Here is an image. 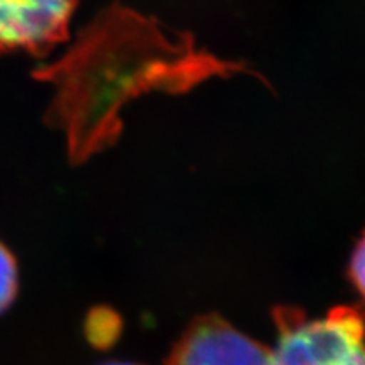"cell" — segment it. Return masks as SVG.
Instances as JSON below:
<instances>
[{
	"mask_svg": "<svg viewBox=\"0 0 365 365\" xmlns=\"http://www.w3.org/2000/svg\"><path fill=\"white\" fill-rule=\"evenodd\" d=\"M102 365H140V364H132V362H107Z\"/></svg>",
	"mask_w": 365,
	"mask_h": 365,
	"instance_id": "obj_6",
	"label": "cell"
},
{
	"mask_svg": "<svg viewBox=\"0 0 365 365\" xmlns=\"http://www.w3.org/2000/svg\"><path fill=\"white\" fill-rule=\"evenodd\" d=\"M80 0H0V56H41L66 39Z\"/></svg>",
	"mask_w": 365,
	"mask_h": 365,
	"instance_id": "obj_2",
	"label": "cell"
},
{
	"mask_svg": "<svg viewBox=\"0 0 365 365\" xmlns=\"http://www.w3.org/2000/svg\"><path fill=\"white\" fill-rule=\"evenodd\" d=\"M277 330L271 365H365V313L336 307L323 318H308L301 309L277 308Z\"/></svg>",
	"mask_w": 365,
	"mask_h": 365,
	"instance_id": "obj_1",
	"label": "cell"
},
{
	"mask_svg": "<svg viewBox=\"0 0 365 365\" xmlns=\"http://www.w3.org/2000/svg\"><path fill=\"white\" fill-rule=\"evenodd\" d=\"M166 365H271V350L212 313L190 323Z\"/></svg>",
	"mask_w": 365,
	"mask_h": 365,
	"instance_id": "obj_3",
	"label": "cell"
},
{
	"mask_svg": "<svg viewBox=\"0 0 365 365\" xmlns=\"http://www.w3.org/2000/svg\"><path fill=\"white\" fill-rule=\"evenodd\" d=\"M19 289V269L11 250L0 242V314L7 312Z\"/></svg>",
	"mask_w": 365,
	"mask_h": 365,
	"instance_id": "obj_4",
	"label": "cell"
},
{
	"mask_svg": "<svg viewBox=\"0 0 365 365\" xmlns=\"http://www.w3.org/2000/svg\"><path fill=\"white\" fill-rule=\"evenodd\" d=\"M349 276L357 293L365 299V232L355 245L352 257H350Z\"/></svg>",
	"mask_w": 365,
	"mask_h": 365,
	"instance_id": "obj_5",
	"label": "cell"
}]
</instances>
